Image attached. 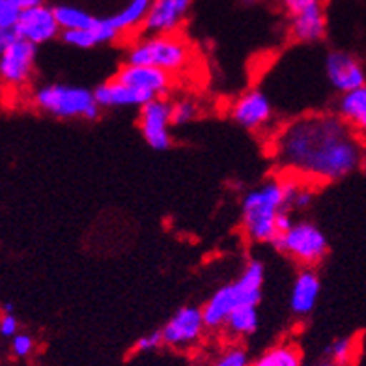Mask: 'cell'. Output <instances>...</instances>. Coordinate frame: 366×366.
Instances as JSON below:
<instances>
[{"label":"cell","instance_id":"obj_34","mask_svg":"<svg viewBox=\"0 0 366 366\" xmlns=\"http://www.w3.org/2000/svg\"><path fill=\"white\" fill-rule=\"evenodd\" d=\"M11 6H15L19 11L30 10V8H36V6L44 4V0H8Z\"/></svg>","mask_w":366,"mask_h":366},{"label":"cell","instance_id":"obj_33","mask_svg":"<svg viewBox=\"0 0 366 366\" xmlns=\"http://www.w3.org/2000/svg\"><path fill=\"white\" fill-rule=\"evenodd\" d=\"M15 39H17V34H15V30H2L0 29V54L4 53L6 47L10 44H14Z\"/></svg>","mask_w":366,"mask_h":366},{"label":"cell","instance_id":"obj_23","mask_svg":"<svg viewBox=\"0 0 366 366\" xmlns=\"http://www.w3.org/2000/svg\"><path fill=\"white\" fill-rule=\"evenodd\" d=\"M359 355V340L355 337H338L325 347L327 361L342 366H352Z\"/></svg>","mask_w":366,"mask_h":366},{"label":"cell","instance_id":"obj_13","mask_svg":"<svg viewBox=\"0 0 366 366\" xmlns=\"http://www.w3.org/2000/svg\"><path fill=\"white\" fill-rule=\"evenodd\" d=\"M191 4L193 0H152L142 30L148 36L176 34L187 17Z\"/></svg>","mask_w":366,"mask_h":366},{"label":"cell","instance_id":"obj_29","mask_svg":"<svg viewBox=\"0 0 366 366\" xmlns=\"http://www.w3.org/2000/svg\"><path fill=\"white\" fill-rule=\"evenodd\" d=\"M21 11L11 6L8 0H0V29L11 30L15 29V24L19 21Z\"/></svg>","mask_w":366,"mask_h":366},{"label":"cell","instance_id":"obj_9","mask_svg":"<svg viewBox=\"0 0 366 366\" xmlns=\"http://www.w3.org/2000/svg\"><path fill=\"white\" fill-rule=\"evenodd\" d=\"M323 71L332 90H337L340 96L366 84V71L362 64L346 51L327 53L323 62Z\"/></svg>","mask_w":366,"mask_h":366},{"label":"cell","instance_id":"obj_25","mask_svg":"<svg viewBox=\"0 0 366 366\" xmlns=\"http://www.w3.org/2000/svg\"><path fill=\"white\" fill-rule=\"evenodd\" d=\"M200 107L191 97H179L172 102V126H187L197 120Z\"/></svg>","mask_w":366,"mask_h":366},{"label":"cell","instance_id":"obj_22","mask_svg":"<svg viewBox=\"0 0 366 366\" xmlns=\"http://www.w3.org/2000/svg\"><path fill=\"white\" fill-rule=\"evenodd\" d=\"M54 15H56V21L62 32L64 30H86L96 26L97 23V17H94L82 8H77V6H56Z\"/></svg>","mask_w":366,"mask_h":366},{"label":"cell","instance_id":"obj_11","mask_svg":"<svg viewBox=\"0 0 366 366\" xmlns=\"http://www.w3.org/2000/svg\"><path fill=\"white\" fill-rule=\"evenodd\" d=\"M36 47L38 45L21 38H17L14 44L6 47L4 53L0 54V79L6 84L21 86L29 81L34 71L36 53H38Z\"/></svg>","mask_w":366,"mask_h":366},{"label":"cell","instance_id":"obj_20","mask_svg":"<svg viewBox=\"0 0 366 366\" xmlns=\"http://www.w3.org/2000/svg\"><path fill=\"white\" fill-rule=\"evenodd\" d=\"M251 366H303V355L295 344L280 342L267 347Z\"/></svg>","mask_w":366,"mask_h":366},{"label":"cell","instance_id":"obj_28","mask_svg":"<svg viewBox=\"0 0 366 366\" xmlns=\"http://www.w3.org/2000/svg\"><path fill=\"white\" fill-rule=\"evenodd\" d=\"M312 200H314V193H312V189H310V185L301 182L299 183V187L295 189L292 204H290V209H292V212H303V209L310 207Z\"/></svg>","mask_w":366,"mask_h":366},{"label":"cell","instance_id":"obj_14","mask_svg":"<svg viewBox=\"0 0 366 366\" xmlns=\"http://www.w3.org/2000/svg\"><path fill=\"white\" fill-rule=\"evenodd\" d=\"M114 79L124 82L126 86L137 88L144 92L154 99L164 97L172 86V75L163 69L152 68V66H139V64H124Z\"/></svg>","mask_w":366,"mask_h":366},{"label":"cell","instance_id":"obj_4","mask_svg":"<svg viewBox=\"0 0 366 366\" xmlns=\"http://www.w3.org/2000/svg\"><path fill=\"white\" fill-rule=\"evenodd\" d=\"M191 60H193V51L185 39L176 34L146 36L135 45H131L126 54V64L152 66L170 75L185 71Z\"/></svg>","mask_w":366,"mask_h":366},{"label":"cell","instance_id":"obj_26","mask_svg":"<svg viewBox=\"0 0 366 366\" xmlns=\"http://www.w3.org/2000/svg\"><path fill=\"white\" fill-rule=\"evenodd\" d=\"M62 39L64 44L75 49H92L96 47V45H102V39H99L96 26L86 30H64Z\"/></svg>","mask_w":366,"mask_h":366},{"label":"cell","instance_id":"obj_8","mask_svg":"<svg viewBox=\"0 0 366 366\" xmlns=\"http://www.w3.org/2000/svg\"><path fill=\"white\" fill-rule=\"evenodd\" d=\"M206 329L202 307L187 305L170 316L161 332H163L164 346L176 347V350H189L202 340Z\"/></svg>","mask_w":366,"mask_h":366},{"label":"cell","instance_id":"obj_17","mask_svg":"<svg viewBox=\"0 0 366 366\" xmlns=\"http://www.w3.org/2000/svg\"><path fill=\"white\" fill-rule=\"evenodd\" d=\"M337 114L357 135L366 140V84L338 97Z\"/></svg>","mask_w":366,"mask_h":366},{"label":"cell","instance_id":"obj_35","mask_svg":"<svg viewBox=\"0 0 366 366\" xmlns=\"http://www.w3.org/2000/svg\"><path fill=\"white\" fill-rule=\"evenodd\" d=\"M312 366H342V365H337V362H332V361H323V362H318V365H312Z\"/></svg>","mask_w":366,"mask_h":366},{"label":"cell","instance_id":"obj_12","mask_svg":"<svg viewBox=\"0 0 366 366\" xmlns=\"http://www.w3.org/2000/svg\"><path fill=\"white\" fill-rule=\"evenodd\" d=\"M15 34L17 38L26 39L30 44L41 45L54 39L60 32V24L54 15V8L41 4L30 10L21 11L19 21L15 24Z\"/></svg>","mask_w":366,"mask_h":366},{"label":"cell","instance_id":"obj_19","mask_svg":"<svg viewBox=\"0 0 366 366\" xmlns=\"http://www.w3.org/2000/svg\"><path fill=\"white\" fill-rule=\"evenodd\" d=\"M149 6H152V0H129L118 14L111 15L107 19L120 36L122 32H127V30H133L144 24Z\"/></svg>","mask_w":366,"mask_h":366},{"label":"cell","instance_id":"obj_16","mask_svg":"<svg viewBox=\"0 0 366 366\" xmlns=\"http://www.w3.org/2000/svg\"><path fill=\"white\" fill-rule=\"evenodd\" d=\"M322 294V280L314 267H303L295 274L290 288V310L295 316H309Z\"/></svg>","mask_w":366,"mask_h":366},{"label":"cell","instance_id":"obj_7","mask_svg":"<svg viewBox=\"0 0 366 366\" xmlns=\"http://www.w3.org/2000/svg\"><path fill=\"white\" fill-rule=\"evenodd\" d=\"M139 129L149 148L169 149L172 146V102L159 97L146 103L139 112Z\"/></svg>","mask_w":366,"mask_h":366},{"label":"cell","instance_id":"obj_15","mask_svg":"<svg viewBox=\"0 0 366 366\" xmlns=\"http://www.w3.org/2000/svg\"><path fill=\"white\" fill-rule=\"evenodd\" d=\"M94 94H96V99L102 109H142L146 103L154 102L152 96L137 90V88L126 86L124 82L114 77L96 86Z\"/></svg>","mask_w":366,"mask_h":366},{"label":"cell","instance_id":"obj_1","mask_svg":"<svg viewBox=\"0 0 366 366\" xmlns=\"http://www.w3.org/2000/svg\"><path fill=\"white\" fill-rule=\"evenodd\" d=\"M279 172L307 185L332 183L365 164V142L337 112H310L286 122L273 137Z\"/></svg>","mask_w":366,"mask_h":366},{"label":"cell","instance_id":"obj_2","mask_svg":"<svg viewBox=\"0 0 366 366\" xmlns=\"http://www.w3.org/2000/svg\"><path fill=\"white\" fill-rule=\"evenodd\" d=\"M294 178H273L258 187L251 189L241 200V230L247 239L260 245H273L279 237L277 219L290 209L295 189L299 187ZM292 212V209H290Z\"/></svg>","mask_w":366,"mask_h":366},{"label":"cell","instance_id":"obj_31","mask_svg":"<svg viewBox=\"0 0 366 366\" xmlns=\"http://www.w3.org/2000/svg\"><path fill=\"white\" fill-rule=\"evenodd\" d=\"M282 6H285L286 14L294 17L307 10H312L316 6H322V0H282Z\"/></svg>","mask_w":366,"mask_h":366},{"label":"cell","instance_id":"obj_5","mask_svg":"<svg viewBox=\"0 0 366 366\" xmlns=\"http://www.w3.org/2000/svg\"><path fill=\"white\" fill-rule=\"evenodd\" d=\"M38 109L64 120H88L99 118L102 107L96 94L90 88L73 86V84H47L34 94Z\"/></svg>","mask_w":366,"mask_h":366},{"label":"cell","instance_id":"obj_32","mask_svg":"<svg viewBox=\"0 0 366 366\" xmlns=\"http://www.w3.org/2000/svg\"><path fill=\"white\" fill-rule=\"evenodd\" d=\"M19 332V322L15 318L14 312H4L0 318V335L6 338H14Z\"/></svg>","mask_w":366,"mask_h":366},{"label":"cell","instance_id":"obj_24","mask_svg":"<svg viewBox=\"0 0 366 366\" xmlns=\"http://www.w3.org/2000/svg\"><path fill=\"white\" fill-rule=\"evenodd\" d=\"M252 361L249 352L239 344H230L222 352L213 357L206 366H251Z\"/></svg>","mask_w":366,"mask_h":366},{"label":"cell","instance_id":"obj_27","mask_svg":"<svg viewBox=\"0 0 366 366\" xmlns=\"http://www.w3.org/2000/svg\"><path fill=\"white\" fill-rule=\"evenodd\" d=\"M161 346H164V340H163V332L161 331H154V332H148V335H142L135 342L133 350L137 353H152L155 350H159Z\"/></svg>","mask_w":366,"mask_h":366},{"label":"cell","instance_id":"obj_3","mask_svg":"<svg viewBox=\"0 0 366 366\" xmlns=\"http://www.w3.org/2000/svg\"><path fill=\"white\" fill-rule=\"evenodd\" d=\"M265 265L260 260H249L236 280L221 286L202 307L206 327L219 331L224 327L230 314L241 307H258L262 301Z\"/></svg>","mask_w":366,"mask_h":366},{"label":"cell","instance_id":"obj_6","mask_svg":"<svg viewBox=\"0 0 366 366\" xmlns=\"http://www.w3.org/2000/svg\"><path fill=\"white\" fill-rule=\"evenodd\" d=\"M273 249L290 256L303 267H314L329 252L327 236L320 227L309 221H295L290 230L273 241Z\"/></svg>","mask_w":366,"mask_h":366},{"label":"cell","instance_id":"obj_30","mask_svg":"<svg viewBox=\"0 0 366 366\" xmlns=\"http://www.w3.org/2000/svg\"><path fill=\"white\" fill-rule=\"evenodd\" d=\"M11 352L17 357H29L34 352V338L30 335H24V332H17L11 338Z\"/></svg>","mask_w":366,"mask_h":366},{"label":"cell","instance_id":"obj_18","mask_svg":"<svg viewBox=\"0 0 366 366\" xmlns=\"http://www.w3.org/2000/svg\"><path fill=\"white\" fill-rule=\"evenodd\" d=\"M325 14L322 6H316L312 10H307L303 14L290 17V34L295 41L301 44H314L325 36Z\"/></svg>","mask_w":366,"mask_h":366},{"label":"cell","instance_id":"obj_10","mask_svg":"<svg viewBox=\"0 0 366 366\" xmlns=\"http://www.w3.org/2000/svg\"><path fill=\"white\" fill-rule=\"evenodd\" d=\"M232 120L249 131H260L269 126L273 118V103L264 90L252 88L241 94L230 109Z\"/></svg>","mask_w":366,"mask_h":366},{"label":"cell","instance_id":"obj_21","mask_svg":"<svg viewBox=\"0 0 366 366\" xmlns=\"http://www.w3.org/2000/svg\"><path fill=\"white\" fill-rule=\"evenodd\" d=\"M258 325H260L258 307H241L230 314V318L222 329L232 338H247L254 335Z\"/></svg>","mask_w":366,"mask_h":366}]
</instances>
